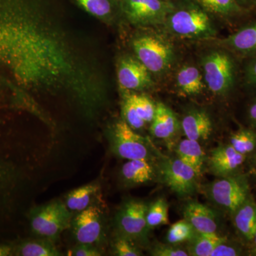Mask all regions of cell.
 Listing matches in <instances>:
<instances>
[{"label": "cell", "mask_w": 256, "mask_h": 256, "mask_svg": "<svg viewBox=\"0 0 256 256\" xmlns=\"http://www.w3.org/2000/svg\"><path fill=\"white\" fill-rule=\"evenodd\" d=\"M164 23L172 33L184 38H208L216 33L208 12L192 0L180 6L175 3Z\"/></svg>", "instance_id": "6da1fadb"}, {"label": "cell", "mask_w": 256, "mask_h": 256, "mask_svg": "<svg viewBox=\"0 0 256 256\" xmlns=\"http://www.w3.org/2000/svg\"><path fill=\"white\" fill-rule=\"evenodd\" d=\"M72 220V212L64 202L58 200L34 208L30 214L32 232L52 242L70 228Z\"/></svg>", "instance_id": "7a4b0ae2"}, {"label": "cell", "mask_w": 256, "mask_h": 256, "mask_svg": "<svg viewBox=\"0 0 256 256\" xmlns=\"http://www.w3.org/2000/svg\"><path fill=\"white\" fill-rule=\"evenodd\" d=\"M132 47L138 60L152 73H164L174 60L172 45L160 35L138 36L133 40Z\"/></svg>", "instance_id": "3957f363"}, {"label": "cell", "mask_w": 256, "mask_h": 256, "mask_svg": "<svg viewBox=\"0 0 256 256\" xmlns=\"http://www.w3.org/2000/svg\"><path fill=\"white\" fill-rule=\"evenodd\" d=\"M109 140L114 154L122 159L150 160L153 156L148 140L136 132L124 120L112 126Z\"/></svg>", "instance_id": "277c9868"}, {"label": "cell", "mask_w": 256, "mask_h": 256, "mask_svg": "<svg viewBox=\"0 0 256 256\" xmlns=\"http://www.w3.org/2000/svg\"><path fill=\"white\" fill-rule=\"evenodd\" d=\"M206 191L212 201L230 213L234 214L248 200V184L240 176H226L215 180Z\"/></svg>", "instance_id": "5b68a950"}, {"label": "cell", "mask_w": 256, "mask_h": 256, "mask_svg": "<svg viewBox=\"0 0 256 256\" xmlns=\"http://www.w3.org/2000/svg\"><path fill=\"white\" fill-rule=\"evenodd\" d=\"M204 80L208 89L216 95H224L234 84V66L227 54L215 50L202 60Z\"/></svg>", "instance_id": "8992f818"}, {"label": "cell", "mask_w": 256, "mask_h": 256, "mask_svg": "<svg viewBox=\"0 0 256 256\" xmlns=\"http://www.w3.org/2000/svg\"><path fill=\"white\" fill-rule=\"evenodd\" d=\"M148 206L144 202L130 200L118 212L116 225L119 235L134 242H144L148 238L146 214Z\"/></svg>", "instance_id": "52a82bcc"}, {"label": "cell", "mask_w": 256, "mask_h": 256, "mask_svg": "<svg viewBox=\"0 0 256 256\" xmlns=\"http://www.w3.org/2000/svg\"><path fill=\"white\" fill-rule=\"evenodd\" d=\"M124 14L134 23L160 24L175 8L172 0H121Z\"/></svg>", "instance_id": "ba28073f"}, {"label": "cell", "mask_w": 256, "mask_h": 256, "mask_svg": "<svg viewBox=\"0 0 256 256\" xmlns=\"http://www.w3.org/2000/svg\"><path fill=\"white\" fill-rule=\"evenodd\" d=\"M102 210L96 205L78 212L73 218L70 227L78 244H100L104 238Z\"/></svg>", "instance_id": "9c48e42d"}, {"label": "cell", "mask_w": 256, "mask_h": 256, "mask_svg": "<svg viewBox=\"0 0 256 256\" xmlns=\"http://www.w3.org/2000/svg\"><path fill=\"white\" fill-rule=\"evenodd\" d=\"M162 174L166 184L180 196H188L196 191L198 175L192 166L178 158L164 160Z\"/></svg>", "instance_id": "30bf717a"}, {"label": "cell", "mask_w": 256, "mask_h": 256, "mask_svg": "<svg viewBox=\"0 0 256 256\" xmlns=\"http://www.w3.org/2000/svg\"><path fill=\"white\" fill-rule=\"evenodd\" d=\"M0 152V216L10 214L14 194L22 180L21 170Z\"/></svg>", "instance_id": "8fae6325"}, {"label": "cell", "mask_w": 256, "mask_h": 256, "mask_svg": "<svg viewBox=\"0 0 256 256\" xmlns=\"http://www.w3.org/2000/svg\"><path fill=\"white\" fill-rule=\"evenodd\" d=\"M118 80L127 90H142L152 84L150 72L144 64L132 57H124L118 66Z\"/></svg>", "instance_id": "7c38bea8"}, {"label": "cell", "mask_w": 256, "mask_h": 256, "mask_svg": "<svg viewBox=\"0 0 256 256\" xmlns=\"http://www.w3.org/2000/svg\"><path fill=\"white\" fill-rule=\"evenodd\" d=\"M184 218L191 224L198 234H217L218 220L216 215L210 207L197 202H190L183 210Z\"/></svg>", "instance_id": "4fadbf2b"}, {"label": "cell", "mask_w": 256, "mask_h": 256, "mask_svg": "<svg viewBox=\"0 0 256 256\" xmlns=\"http://www.w3.org/2000/svg\"><path fill=\"white\" fill-rule=\"evenodd\" d=\"M246 158V156L238 152L230 144H226L212 150L208 164L215 174L226 176L238 169L245 161Z\"/></svg>", "instance_id": "5bb4252c"}, {"label": "cell", "mask_w": 256, "mask_h": 256, "mask_svg": "<svg viewBox=\"0 0 256 256\" xmlns=\"http://www.w3.org/2000/svg\"><path fill=\"white\" fill-rule=\"evenodd\" d=\"M182 128L186 138L200 142L208 139L213 130V124L206 111L195 110L184 116Z\"/></svg>", "instance_id": "9a60e30c"}, {"label": "cell", "mask_w": 256, "mask_h": 256, "mask_svg": "<svg viewBox=\"0 0 256 256\" xmlns=\"http://www.w3.org/2000/svg\"><path fill=\"white\" fill-rule=\"evenodd\" d=\"M151 122V134L164 140L172 139L180 128L176 114L162 102L156 104V114Z\"/></svg>", "instance_id": "2e32d148"}, {"label": "cell", "mask_w": 256, "mask_h": 256, "mask_svg": "<svg viewBox=\"0 0 256 256\" xmlns=\"http://www.w3.org/2000/svg\"><path fill=\"white\" fill-rule=\"evenodd\" d=\"M154 176L156 170L150 160H128L121 168V176L128 184H143L150 182Z\"/></svg>", "instance_id": "e0dca14e"}, {"label": "cell", "mask_w": 256, "mask_h": 256, "mask_svg": "<svg viewBox=\"0 0 256 256\" xmlns=\"http://www.w3.org/2000/svg\"><path fill=\"white\" fill-rule=\"evenodd\" d=\"M236 228L247 240H252L256 234V204L248 200L234 213Z\"/></svg>", "instance_id": "ac0fdd59"}, {"label": "cell", "mask_w": 256, "mask_h": 256, "mask_svg": "<svg viewBox=\"0 0 256 256\" xmlns=\"http://www.w3.org/2000/svg\"><path fill=\"white\" fill-rule=\"evenodd\" d=\"M100 191V186L96 184H90L76 188L69 192L64 203L72 213H78L92 206V202Z\"/></svg>", "instance_id": "d6986e66"}, {"label": "cell", "mask_w": 256, "mask_h": 256, "mask_svg": "<svg viewBox=\"0 0 256 256\" xmlns=\"http://www.w3.org/2000/svg\"><path fill=\"white\" fill-rule=\"evenodd\" d=\"M178 159L192 166L200 176L203 170L205 154L200 142L192 140H183L178 143L176 150Z\"/></svg>", "instance_id": "ffe728a7"}, {"label": "cell", "mask_w": 256, "mask_h": 256, "mask_svg": "<svg viewBox=\"0 0 256 256\" xmlns=\"http://www.w3.org/2000/svg\"><path fill=\"white\" fill-rule=\"evenodd\" d=\"M222 44L242 53L256 52V24L246 26L230 35Z\"/></svg>", "instance_id": "44dd1931"}, {"label": "cell", "mask_w": 256, "mask_h": 256, "mask_svg": "<svg viewBox=\"0 0 256 256\" xmlns=\"http://www.w3.org/2000/svg\"><path fill=\"white\" fill-rule=\"evenodd\" d=\"M180 90L188 96L201 94L205 87L203 77L198 69L194 66H184L180 69L176 76Z\"/></svg>", "instance_id": "7402d4cb"}, {"label": "cell", "mask_w": 256, "mask_h": 256, "mask_svg": "<svg viewBox=\"0 0 256 256\" xmlns=\"http://www.w3.org/2000/svg\"><path fill=\"white\" fill-rule=\"evenodd\" d=\"M14 254L21 256H60V250L52 240L42 238L36 240H28L22 242L14 248Z\"/></svg>", "instance_id": "603a6c76"}, {"label": "cell", "mask_w": 256, "mask_h": 256, "mask_svg": "<svg viewBox=\"0 0 256 256\" xmlns=\"http://www.w3.org/2000/svg\"><path fill=\"white\" fill-rule=\"evenodd\" d=\"M226 242V238L217 234L196 235L188 242V256H210L215 248L220 242Z\"/></svg>", "instance_id": "cb8c5ba5"}, {"label": "cell", "mask_w": 256, "mask_h": 256, "mask_svg": "<svg viewBox=\"0 0 256 256\" xmlns=\"http://www.w3.org/2000/svg\"><path fill=\"white\" fill-rule=\"evenodd\" d=\"M202 6L207 12L222 16L238 14L242 8L235 0H192Z\"/></svg>", "instance_id": "d4e9b609"}, {"label": "cell", "mask_w": 256, "mask_h": 256, "mask_svg": "<svg viewBox=\"0 0 256 256\" xmlns=\"http://www.w3.org/2000/svg\"><path fill=\"white\" fill-rule=\"evenodd\" d=\"M169 205L164 198H159L148 206L146 220L149 229L169 224Z\"/></svg>", "instance_id": "484cf974"}, {"label": "cell", "mask_w": 256, "mask_h": 256, "mask_svg": "<svg viewBox=\"0 0 256 256\" xmlns=\"http://www.w3.org/2000/svg\"><path fill=\"white\" fill-rule=\"evenodd\" d=\"M196 233L188 220H180L170 226L166 234V240L168 244L178 245L182 242H190Z\"/></svg>", "instance_id": "4316f807"}, {"label": "cell", "mask_w": 256, "mask_h": 256, "mask_svg": "<svg viewBox=\"0 0 256 256\" xmlns=\"http://www.w3.org/2000/svg\"><path fill=\"white\" fill-rule=\"evenodd\" d=\"M230 144L240 154L246 156L256 146V134L250 130L242 129L232 134Z\"/></svg>", "instance_id": "83f0119b"}, {"label": "cell", "mask_w": 256, "mask_h": 256, "mask_svg": "<svg viewBox=\"0 0 256 256\" xmlns=\"http://www.w3.org/2000/svg\"><path fill=\"white\" fill-rule=\"evenodd\" d=\"M87 12L97 18L110 16L114 12L116 0H76Z\"/></svg>", "instance_id": "f1b7e54d"}, {"label": "cell", "mask_w": 256, "mask_h": 256, "mask_svg": "<svg viewBox=\"0 0 256 256\" xmlns=\"http://www.w3.org/2000/svg\"><path fill=\"white\" fill-rule=\"evenodd\" d=\"M138 114L144 122H151L156 114V105L144 96L130 94Z\"/></svg>", "instance_id": "f546056e"}, {"label": "cell", "mask_w": 256, "mask_h": 256, "mask_svg": "<svg viewBox=\"0 0 256 256\" xmlns=\"http://www.w3.org/2000/svg\"><path fill=\"white\" fill-rule=\"evenodd\" d=\"M122 114L124 122L134 130L141 129L146 124L144 121L138 114L130 94L124 96L122 101Z\"/></svg>", "instance_id": "4dcf8cb0"}, {"label": "cell", "mask_w": 256, "mask_h": 256, "mask_svg": "<svg viewBox=\"0 0 256 256\" xmlns=\"http://www.w3.org/2000/svg\"><path fill=\"white\" fill-rule=\"evenodd\" d=\"M136 242L126 237L118 236L114 239L112 249L114 255L118 256H140L142 255L140 249Z\"/></svg>", "instance_id": "1f68e13d"}, {"label": "cell", "mask_w": 256, "mask_h": 256, "mask_svg": "<svg viewBox=\"0 0 256 256\" xmlns=\"http://www.w3.org/2000/svg\"><path fill=\"white\" fill-rule=\"evenodd\" d=\"M154 256H188V252L174 244H158L151 252Z\"/></svg>", "instance_id": "d6a6232c"}, {"label": "cell", "mask_w": 256, "mask_h": 256, "mask_svg": "<svg viewBox=\"0 0 256 256\" xmlns=\"http://www.w3.org/2000/svg\"><path fill=\"white\" fill-rule=\"evenodd\" d=\"M68 256H100L102 252L96 245L89 244H78L68 252Z\"/></svg>", "instance_id": "836d02e7"}, {"label": "cell", "mask_w": 256, "mask_h": 256, "mask_svg": "<svg viewBox=\"0 0 256 256\" xmlns=\"http://www.w3.org/2000/svg\"><path fill=\"white\" fill-rule=\"evenodd\" d=\"M226 242H224L218 244L210 254V256H236L240 255L236 248L228 245Z\"/></svg>", "instance_id": "e575fe53"}, {"label": "cell", "mask_w": 256, "mask_h": 256, "mask_svg": "<svg viewBox=\"0 0 256 256\" xmlns=\"http://www.w3.org/2000/svg\"><path fill=\"white\" fill-rule=\"evenodd\" d=\"M14 248L8 244H0V256H12Z\"/></svg>", "instance_id": "d590c367"}, {"label": "cell", "mask_w": 256, "mask_h": 256, "mask_svg": "<svg viewBox=\"0 0 256 256\" xmlns=\"http://www.w3.org/2000/svg\"><path fill=\"white\" fill-rule=\"evenodd\" d=\"M248 76L250 82L256 84V60L250 64Z\"/></svg>", "instance_id": "8d00e7d4"}, {"label": "cell", "mask_w": 256, "mask_h": 256, "mask_svg": "<svg viewBox=\"0 0 256 256\" xmlns=\"http://www.w3.org/2000/svg\"><path fill=\"white\" fill-rule=\"evenodd\" d=\"M249 116L252 122L256 124V100L254 104L250 106V110H249Z\"/></svg>", "instance_id": "74e56055"}, {"label": "cell", "mask_w": 256, "mask_h": 256, "mask_svg": "<svg viewBox=\"0 0 256 256\" xmlns=\"http://www.w3.org/2000/svg\"><path fill=\"white\" fill-rule=\"evenodd\" d=\"M236 2L242 8V6H246L250 5L256 2V0H235Z\"/></svg>", "instance_id": "f35d334b"}, {"label": "cell", "mask_w": 256, "mask_h": 256, "mask_svg": "<svg viewBox=\"0 0 256 256\" xmlns=\"http://www.w3.org/2000/svg\"><path fill=\"white\" fill-rule=\"evenodd\" d=\"M252 240L254 242V246H255V250L256 252V234H255V236H254V239H252Z\"/></svg>", "instance_id": "ab89813d"}]
</instances>
